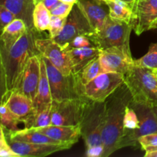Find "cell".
I'll list each match as a JSON object with an SVG mask.
<instances>
[{
    "label": "cell",
    "instance_id": "cell-1",
    "mask_svg": "<svg viewBox=\"0 0 157 157\" xmlns=\"http://www.w3.org/2000/svg\"><path fill=\"white\" fill-rule=\"evenodd\" d=\"M132 99L130 90L124 84L106 100L105 118L102 132L104 146L102 157L110 156L121 149L124 136V113Z\"/></svg>",
    "mask_w": 157,
    "mask_h": 157
},
{
    "label": "cell",
    "instance_id": "cell-2",
    "mask_svg": "<svg viewBox=\"0 0 157 157\" xmlns=\"http://www.w3.org/2000/svg\"><path fill=\"white\" fill-rule=\"evenodd\" d=\"M40 33L35 29H28L10 49L4 51L0 48L6 71L8 94L15 89L29 58L39 54L35 41L40 37Z\"/></svg>",
    "mask_w": 157,
    "mask_h": 157
},
{
    "label": "cell",
    "instance_id": "cell-3",
    "mask_svg": "<svg viewBox=\"0 0 157 157\" xmlns=\"http://www.w3.org/2000/svg\"><path fill=\"white\" fill-rule=\"evenodd\" d=\"M105 102L89 100L80 124L81 136L87 147L86 155L89 157H102L104 146L102 132L105 118Z\"/></svg>",
    "mask_w": 157,
    "mask_h": 157
},
{
    "label": "cell",
    "instance_id": "cell-4",
    "mask_svg": "<svg viewBox=\"0 0 157 157\" xmlns=\"http://www.w3.org/2000/svg\"><path fill=\"white\" fill-rule=\"evenodd\" d=\"M124 84L133 101L157 104V75L153 69L134 64L124 75Z\"/></svg>",
    "mask_w": 157,
    "mask_h": 157
},
{
    "label": "cell",
    "instance_id": "cell-5",
    "mask_svg": "<svg viewBox=\"0 0 157 157\" xmlns=\"http://www.w3.org/2000/svg\"><path fill=\"white\" fill-rule=\"evenodd\" d=\"M43 57V56H42ZM46 66L48 79L53 101L85 98L83 94V85L80 82L78 74L64 75L55 67L48 59L43 57Z\"/></svg>",
    "mask_w": 157,
    "mask_h": 157
},
{
    "label": "cell",
    "instance_id": "cell-6",
    "mask_svg": "<svg viewBox=\"0 0 157 157\" xmlns=\"http://www.w3.org/2000/svg\"><path fill=\"white\" fill-rule=\"evenodd\" d=\"M133 25L124 21L113 19L110 16L99 30L89 35L96 47L102 49L130 44V37Z\"/></svg>",
    "mask_w": 157,
    "mask_h": 157
},
{
    "label": "cell",
    "instance_id": "cell-7",
    "mask_svg": "<svg viewBox=\"0 0 157 157\" xmlns=\"http://www.w3.org/2000/svg\"><path fill=\"white\" fill-rule=\"evenodd\" d=\"M129 105L135 110L139 120V127L133 133L124 136L121 149L127 147H136L140 136L157 133V116L153 110V104L146 102L130 101Z\"/></svg>",
    "mask_w": 157,
    "mask_h": 157
},
{
    "label": "cell",
    "instance_id": "cell-8",
    "mask_svg": "<svg viewBox=\"0 0 157 157\" xmlns=\"http://www.w3.org/2000/svg\"><path fill=\"white\" fill-rule=\"evenodd\" d=\"M89 99L87 98L53 101L52 124L60 126L80 125Z\"/></svg>",
    "mask_w": 157,
    "mask_h": 157
},
{
    "label": "cell",
    "instance_id": "cell-9",
    "mask_svg": "<svg viewBox=\"0 0 157 157\" xmlns=\"http://www.w3.org/2000/svg\"><path fill=\"white\" fill-rule=\"evenodd\" d=\"M124 84V75L106 72L83 86V94L87 99L96 102H105L117 88Z\"/></svg>",
    "mask_w": 157,
    "mask_h": 157
},
{
    "label": "cell",
    "instance_id": "cell-10",
    "mask_svg": "<svg viewBox=\"0 0 157 157\" xmlns=\"http://www.w3.org/2000/svg\"><path fill=\"white\" fill-rule=\"evenodd\" d=\"M99 58L102 73L114 72L125 75L135 64L130 44L102 49Z\"/></svg>",
    "mask_w": 157,
    "mask_h": 157
},
{
    "label": "cell",
    "instance_id": "cell-11",
    "mask_svg": "<svg viewBox=\"0 0 157 157\" xmlns=\"http://www.w3.org/2000/svg\"><path fill=\"white\" fill-rule=\"evenodd\" d=\"M94 32V31L92 29L88 20L75 3L71 12L67 16L62 31L54 39L60 45L65 48L75 37L79 35L88 36Z\"/></svg>",
    "mask_w": 157,
    "mask_h": 157
},
{
    "label": "cell",
    "instance_id": "cell-12",
    "mask_svg": "<svg viewBox=\"0 0 157 157\" xmlns=\"http://www.w3.org/2000/svg\"><path fill=\"white\" fill-rule=\"evenodd\" d=\"M35 45L41 56L58 68L63 75H70L72 74V65L67 51L55 41L54 38H37Z\"/></svg>",
    "mask_w": 157,
    "mask_h": 157
},
{
    "label": "cell",
    "instance_id": "cell-13",
    "mask_svg": "<svg viewBox=\"0 0 157 157\" xmlns=\"http://www.w3.org/2000/svg\"><path fill=\"white\" fill-rule=\"evenodd\" d=\"M39 80L40 54H38L29 58L14 90L25 95L33 102L38 91Z\"/></svg>",
    "mask_w": 157,
    "mask_h": 157
},
{
    "label": "cell",
    "instance_id": "cell-14",
    "mask_svg": "<svg viewBox=\"0 0 157 157\" xmlns=\"http://www.w3.org/2000/svg\"><path fill=\"white\" fill-rule=\"evenodd\" d=\"M133 29L137 35L150 30L157 18V0H136L133 6Z\"/></svg>",
    "mask_w": 157,
    "mask_h": 157
},
{
    "label": "cell",
    "instance_id": "cell-15",
    "mask_svg": "<svg viewBox=\"0 0 157 157\" xmlns=\"http://www.w3.org/2000/svg\"><path fill=\"white\" fill-rule=\"evenodd\" d=\"M8 142L13 151L19 157H43L61 150H68L71 147L67 145L32 144L21 141L8 140Z\"/></svg>",
    "mask_w": 157,
    "mask_h": 157
},
{
    "label": "cell",
    "instance_id": "cell-16",
    "mask_svg": "<svg viewBox=\"0 0 157 157\" xmlns=\"http://www.w3.org/2000/svg\"><path fill=\"white\" fill-rule=\"evenodd\" d=\"M94 32L99 30L109 17L103 0H78L76 2Z\"/></svg>",
    "mask_w": 157,
    "mask_h": 157
},
{
    "label": "cell",
    "instance_id": "cell-17",
    "mask_svg": "<svg viewBox=\"0 0 157 157\" xmlns=\"http://www.w3.org/2000/svg\"><path fill=\"white\" fill-rule=\"evenodd\" d=\"M52 96L50 84L48 79L46 66L43 57L40 55V80L38 91L33 101L34 113L41 111L52 107Z\"/></svg>",
    "mask_w": 157,
    "mask_h": 157
},
{
    "label": "cell",
    "instance_id": "cell-18",
    "mask_svg": "<svg viewBox=\"0 0 157 157\" xmlns=\"http://www.w3.org/2000/svg\"><path fill=\"white\" fill-rule=\"evenodd\" d=\"M4 102L12 114L21 123H24L34 113L32 100L15 90L8 94Z\"/></svg>",
    "mask_w": 157,
    "mask_h": 157
},
{
    "label": "cell",
    "instance_id": "cell-19",
    "mask_svg": "<svg viewBox=\"0 0 157 157\" xmlns=\"http://www.w3.org/2000/svg\"><path fill=\"white\" fill-rule=\"evenodd\" d=\"M40 132L50 138L60 142L70 144L74 145L76 144L81 136V127L78 126H60L52 124L45 127L30 128Z\"/></svg>",
    "mask_w": 157,
    "mask_h": 157
},
{
    "label": "cell",
    "instance_id": "cell-20",
    "mask_svg": "<svg viewBox=\"0 0 157 157\" xmlns=\"http://www.w3.org/2000/svg\"><path fill=\"white\" fill-rule=\"evenodd\" d=\"M6 139L11 141L32 143L39 144H53V145H67L72 147V144L60 142L50 138L49 136L36 131L33 129H18L16 130H8Z\"/></svg>",
    "mask_w": 157,
    "mask_h": 157
},
{
    "label": "cell",
    "instance_id": "cell-21",
    "mask_svg": "<svg viewBox=\"0 0 157 157\" xmlns=\"http://www.w3.org/2000/svg\"><path fill=\"white\" fill-rule=\"evenodd\" d=\"M0 5L9 9L16 18L23 20L28 29H35L33 25L35 0H0Z\"/></svg>",
    "mask_w": 157,
    "mask_h": 157
},
{
    "label": "cell",
    "instance_id": "cell-22",
    "mask_svg": "<svg viewBox=\"0 0 157 157\" xmlns=\"http://www.w3.org/2000/svg\"><path fill=\"white\" fill-rule=\"evenodd\" d=\"M28 27L24 21L15 18L0 32V48L8 51L25 33Z\"/></svg>",
    "mask_w": 157,
    "mask_h": 157
},
{
    "label": "cell",
    "instance_id": "cell-23",
    "mask_svg": "<svg viewBox=\"0 0 157 157\" xmlns=\"http://www.w3.org/2000/svg\"><path fill=\"white\" fill-rule=\"evenodd\" d=\"M67 50V49H66ZM72 65V73L78 74L94 58L99 56L101 49L97 47L67 49Z\"/></svg>",
    "mask_w": 157,
    "mask_h": 157
},
{
    "label": "cell",
    "instance_id": "cell-24",
    "mask_svg": "<svg viewBox=\"0 0 157 157\" xmlns=\"http://www.w3.org/2000/svg\"><path fill=\"white\" fill-rule=\"evenodd\" d=\"M108 8L109 16L133 25V6L122 0H103Z\"/></svg>",
    "mask_w": 157,
    "mask_h": 157
},
{
    "label": "cell",
    "instance_id": "cell-25",
    "mask_svg": "<svg viewBox=\"0 0 157 157\" xmlns=\"http://www.w3.org/2000/svg\"><path fill=\"white\" fill-rule=\"evenodd\" d=\"M52 15L43 3L35 4L33 11V25L38 32L48 30Z\"/></svg>",
    "mask_w": 157,
    "mask_h": 157
},
{
    "label": "cell",
    "instance_id": "cell-26",
    "mask_svg": "<svg viewBox=\"0 0 157 157\" xmlns=\"http://www.w3.org/2000/svg\"><path fill=\"white\" fill-rule=\"evenodd\" d=\"M25 128H38L52 125V107L41 111L33 113L24 123Z\"/></svg>",
    "mask_w": 157,
    "mask_h": 157
},
{
    "label": "cell",
    "instance_id": "cell-27",
    "mask_svg": "<svg viewBox=\"0 0 157 157\" xmlns=\"http://www.w3.org/2000/svg\"><path fill=\"white\" fill-rule=\"evenodd\" d=\"M101 74H102V71L99 56H98L90 61L85 67H83L82 70L78 73V75L80 82L84 86Z\"/></svg>",
    "mask_w": 157,
    "mask_h": 157
},
{
    "label": "cell",
    "instance_id": "cell-28",
    "mask_svg": "<svg viewBox=\"0 0 157 157\" xmlns=\"http://www.w3.org/2000/svg\"><path fill=\"white\" fill-rule=\"evenodd\" d=\"M138 127H139V120H138L137 115L135 110L128 104V106L126 107L125 113H124L123 137L133 133V131L137 130Z\"/></svg>",
    "mask_w": 157,
    "mask_h": 157
},
{
    "label": "cell",
    "instance_id": "cell-29",
    "mask_svg": "<svg viewBox=\"0 0 157 157\" xmlns=\"http://www.w3.org/2000/svg\"><path fill=\"white\" fill-rule=\"evenodd\" d=\"M0 121L7 130H18V125L21 123L9 110L4 101L0 104Z\"/></svg>",
    "mask_w": 157,
    "mask_h": 157
},
{
    "label": "cell",
    "instance_id": "cell-30",
    "mask_svg": "<svg viewBox=\"0 0 157 157\" xmlns=\"http://www.w3.org/2000/svg\"><path fill=\"white\" fill-rule=\"evenodd\" d=\"M135 64L150 69L157 68V42L150 44L147 53L142 58L135 60Z\"/></svg>",
    "mask_w": 157,
    "mask_h": 157
},
{
    "label": "cell",
    "instance_id": "cell-31",
    "mask_svg": "<svg viewBox=\"0 0 157 157\" xmlns=\"http://www.w3.org/2000/svg\"><path fill=\"white\" fill-rule=\"evenodd\" d=\"M67 18H63V17L55 16L52 15L51 18L50 24L48 27L49 32V38H55L61 33L65 25Z\"/></svg>",
    "mask_w": 157,
    "mask_h": 157
},
{
    "label": "cell",
    "instance_id": "cell-32",
    "mask_svg": "<svg viewBox=\"0 0 157 157\" xmlns=\"http://www.w3.org/2000/svg\"><path fill=\"white\" fill-rule=\"evenodd\" d=\"M93 47H96V46L94 44L91 40L87 35H79V36L75 37L64 48L67 50V49L71 48H87Z\"/></svg>",
    "mask_w": 157,
    "mask_h": 157
},
{
    "label": "cell",
    "instance_id": "cell-33",
    "mask_svg": "<svg viewBox=\"0 0 157 157\" xmlns=\"http://www.w3.org/2000/svg\"><path fill=\"white\" fill-rule=\"evenodd\" d=\"M8 96L7 83H6V71L3 64L2 56L0 49V104L6 100Z\"/></svg>",
    "mask_w": 157,
    "mask_h": 157
},
{
    "label": "cell",
    "instance_id": "cell-34",
    "mask_svg": "<svg viewBox=\"0 0 157 157\" xmlns=\"http://www.w3.org/2000/svg\"><path fill=\"white\" fill-rule=\"evenodd\" d=\"M15 18L16 17L9 9L2 5H0V32Z\"/></svg>",
    "mask_w": 157,
    "mask_h": 157
},
{
    "label": "cell",
    "instance_id": "cell-35",
    "mask_svg": "<svg viewBox=\"0 0 157 157\" xmlns=\"http://www.w3.org/2000/svg\"><path fill=\"white\" fill-rule=\"evenodd\" d=\"M73 4H69V3L61 2L58 6H57L55 9L51 11V15H55V16L63 17V18H67L73 9Z\"/></svg>",
    "mask_w": 157,
    "mask_h": 157
},
{
    "label": "cell",
    "instance_id": "cell-36",
    "mask_svg": "<svg viewBox=\"0 0 157 157\" xmlns=\"http://www.w3.org/2000/svg\"><path fill=\"white\" fill-rule=\"evenodd\" d=\"M138 144L141 149L148 147H157V133H150L140 136L138 139Z\"/></svg>",
    "mask_w": 157,
    "mask_h": 157
},
{
    "label": "cell",
    "instance_id": "cell-37",
    "mask_svg": "<svg viewBox=\"0 0 157 157\" xmlns=\"http://www.w3.org/2000/svg\"><path fill=\"white\" fill-rule=\"evenodd\" d=\"M0 157H19L9 145L6 136L0 141Z\"/></svg>",
    "mask_w": 157,
    "mask_h": 157
},
{
    "label": "cell",
    "instance_id": "cell-38",
    "mask_svg": "<svg viewBox=\"0 0 157 157\" xmlns=\"http://www.w3.org/2000/svg\"><path fill=\"white\" fill-rule=\"evenodd\" d=\"M41 2L45 6V7L48 9L49 11H52V9H55L57 6L61 2V0H35V3Z\"/></svg>",
    "mask_w": 157,
    "mask_h": 157
},
{
    "label": "cell",
    "instance_id": "cell-39",
    "mask_svg": "<svg viewBox=\"0 0 157 157\" xmlns=\"http://www.w3.org/2000/svg\"><path fill=\"white\" fill-rule=\"evenodd\" d=\"M6 138V134L4 133V127L0 121V141Z\"/></svg>",
    "mask_w": 157,
    "mask_h": 157
},
{
    "label": "cell",
    "instance_id": "cell-40",
    "mask_svg": "<svg viewBox=\"0 0 157 157\" xmlns=\"http://www.w3.org/2000/svg\"><path fill=\"white\" fill-rule=\"evenodd\" d=\"M145 157H157V150L151 152H145Z\"/></svg>",
    "mask_w": 157,
    "mask_h": 157
},
{
    "label": "cell",
    "instance_id": "cell-41",
    "mask_svg": "<svg viewBox=\"0 0 157 157\" xmlns=\"http://www.w3.org/2000/svg\"><path fill=\"white\" fill-rule=\"evenodd\" d=\"M145 152H151V151H156L157 150V147H145V148L142 149Z\"/></svg>",
    "mask_w": 157,
    "mask_h": 157
},
{
    "label": "cell",
    "instance_id": "cell-42",
    "mask_svg": "<svg viewBox=\"0 0 157 157\" xmlns=\"http://www.w3.org/2000/svg\"><path fill=\"white\" fill-rule=\"evenodd\" d=\"M62 2H65V3H69V4H73L75 5V3L78 2V0H61Z\"/></svg>",
    "mask_w": 157,
    "mask_h": 157
},
{
    "label": "cell",
    "instance_id": "cell-43",
    "mask_svg": "<svg viewBox=\"0 0 157 157\" xmlns=\"http://www.w3.org/2000/svg\"><path fill=\"white\" fill-rule=\"evenodd\" d=\"M150 29H157V18L154 21V22L152 24Z\"/></svg>",
    "mask_w": 157,
    "mask_h": 157
},
{
    "label": "cell",
    "instance_id": "cell-44",
    "mask_svg": "<svg viewBox=\"0 0 157 157\" xmlns=\"http://www.w3.org/2000/svg\"><path fill=\"white\" fill-rule=\"evenodd\" d=\"M122 1L126 2L129 3V4H130V5H131L132 6H133V4H134L135 1H136V0H122Z\"/></svg>",
    "mask_w": 157,
    "mask_h": 157
},
{
    "label": "cell",
    "instance_id": "cell-45",
    "mask_svg": "<svg viewBox=\"0 0 157 157\" xmlns=\"http://www.w3.org/2000/svg\"><path fill=\"white\" fill-rule=\"evenodd\" d=\"M153 110H154L155 113L157 116V104H153Z\"/></svg>",
    "mask_w": 157,
    "mask_h": 157
},
{
    "label": "cell",
    "instance_id": "cell-46",
    "mask_svg": "<svg viewBox=\"0 0 157 157\" xmlns=\"http://www.w3.org/2000/svg\"><path fill=\"white\" fill-rule=\"evenodd\" d=\"M153 72H154V73L156 74V75H157V68H156V69H153Z\"/></svg>",
    "mask_w": 157,
    "mask_h": 157
}]
</instances>
